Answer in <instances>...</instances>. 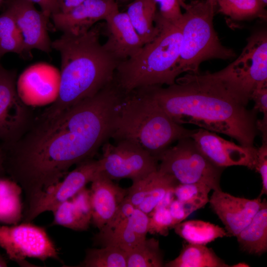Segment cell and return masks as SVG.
Returning <instances> with one entry per match:
<instances>
[{
	"label": "cell",
	"instance_id": "cell-38",
	"mask_svg": "<svg viewBox=\"0 0 267 267\" xmlns=\"http://www.w3.org/2000/svg\"><path fill=\"white\" fill-rule=\"evenodd\" d=\"M250 99L255 102L253 109L263 113V117H267V86L254 89L250 94Z\"/></svg>",
	"mask_w": 267,
	"mask_h": 267
},
{
	"label": "cell",
	"instance_id": "cell-10",
	"mask_svg": "<svg viewBox=\"0 0 267 267\" xmlns=\"http://www.w3.org/2000/svg\"><path fill=\"white\" fill-rule=\"evenodd\" d=\"M17 72L0 63V140L3 145L16 142L27 130L34 118L16 90Z\"/></svg>",
	"mask_w": 267,
	"mask_h": 267
},
{
	"label": "cell",
	"instance_id": "cell-1",
	"mask_svg": "<svg viewBox=\"0 0 267 267\" xmlns=\"http://www.w3.org/2000/svg\"><path fill=\"white\" fill-rule=\"evenodd\" d=\"M123 95L112 82L53 117L39 115L16 142L0 144L6 174L24 192V214L73 165L93 158L111 138Z\"/></svg>",
	"mask_w": 267,
	"mask_h": 267
},
{
	"label": "cell",
	"instance_id": "cell-20",
	"mask_svg": "<svg viewBox=\"0 0 267 267\" xmlns=\"http://www.w3.org/2000/svg\"><path fill=\"white\" fill-rule=\"evenodd\" d=\"M91 182V223L100 230L114 216L127 195V189L119 186L101 171Z\"/></svg>",
	"mask_w": 267,
	"mask_h": 267
},
{
	"label": "cell",
	"instance_id": "cell-29",
	"mask_svg": "<svg viewBox=\"0 0 267 267\" xmlns=\"http://www.w3.org/2000/svg\"><path fill=\"white\" fill-rule=\"evenodd\" d=\"M127 253L115 246L88 249L84 260L78 267H127Z\"/></svg>",
	"mask_w": 267,
	"mask_h": 267
},
{
	"label": "cell",
	"instance_id": "cell-18",
	"mask_svg": "<svg viewBox=\"0 0 267 267\" xmlns=\"http://www.w3.org/2000/svg\"><path fill=\"white\" fill-rule=\"evenodd\" d=\"M102 34L107 37L104 48L120 62L136 54L144 45L127 12L119 9L105 20Z\"/></svg>",
	"mask_w": 267,
	"mask_h": 267
},
{
	"label": "cell",
	"instance_id": "cell-15",
	"mask_svg": "<svg viewBox=\"0 0 267 267\" xmlns=\"http://www.w3.org/2000/svg\"><path fill=\"white\" fill-rule=\"evenodd\" d=\"M33 3L28 0H11L7 8L23 37L24 53L33 49L49 53L52 48L47 32L49 17L38 10Z\"/></svg>",
	"mask_w": 267,
	"mask_h": 267
},
{
	"label": "cell",
	"instance_id": "cell-25",
	"mask_svg": "<svg viewBox=\"0 0 267 267\" xmlns=\"http://www.w3.org/2000/svg\"><path fill=\"white\" fill-rule=\"evenodd\" d=\"M166 267H229L206 245L187 243L179 255L164 265Z\"/></svg>",
	"mask_w": 267,
	"mask_h": 267
},
{
	"label": "cell",
	"instance_id": "cell-27",
	"mask_svg": "<svg viewBox=\"0 0 267 267\" xmlns=\"http://www.w3.org/2000/svg\"><path fill=\"white\" fill-rule=\"evenodd\" d=\"M219 12L233 21L266 19V4L262 0H216Z\"/></svg>",
	"mask_w": 267,
	"mask_h": 267
},
{
	"label": "cell",
	"instance_id": "cell-47",
	"mask_svg": "<svg viewBox=\"0 0 267 267\" xmlns=\"http://www.w3.org/2000/svg\"><path fill=\"white\" fill-rule=\"evenodd\" d=\"M266 4L267 3V0H262Z\"/></svg>",
	"mask_w": 267,
	"mask_h": 267
},
{
	"label": "cell",
	"instance_id": "cell-3",
	"mask_svg": "<svg viewBox=\"0 0 267 267\" xmlns=\"http://www.w3.org/2000/svg\"><path fill=\"white\" fill-rule=\"evenodd\" d=\"M104 22L85 34L64 33L52 42L61 55V80L58 97L40 115L51 117L93 96L113 81L120 62L100 42Z\"/></svg>",
	"mask_w": 267,
	"mask_h": 267
},
{
	"label": "cell",
	"instance_id": "cell-34",
	"mask_svg": "<svg viewBox=\"0 0 267 267\" xmlns=\"http://www.w3.org/2000/svg\"><path fill=\"white\" fill-rule=\"evenodd\" d=\"M158 6L157 14L167 21L176 22L180 19L181 7L185 4V0H154Z\"/></svg>",
	"mask_w": 267,
	"mask_h": 267
},
{
	"label": "cell",
	"instance_id": "cell-9",
	"mask_svg": "<svg viewBox=\"0 0 267 267\" xmlns=\"http://www.w3.org/2000/svg\"><path fill=\"white\" fill-rule=\"evenodd\" d=\"M101 171L112 180L134 181L158 170L159 162L136 143L127 139L108 141L101 147Z\"/></svg>",
	"mask_w": 267,
	"mask_h": 267
},
{
	"label": "cell",
	"instance_id": "cell-19",
	"mask_svg": "<svg viewBox=\"0 0 267 267\" xmlns=\"http://www.w3.org/2000/svg\"><path fill=\"white\" fill-rule=\"evenodd\" d=\"M149 216L136 208L127 219L115 227L99 230L92 238L93 244L115 246L127 253L146 239Z\"/></svg>",
	"mask_w": 267,
	"mask_h": 267
},
{
	"label": "cell",
	"instance_id": "cell-33",
	"mask_svg": "<svg viewBox=\"0 0 267 267\" xmlns=\"http://www.w3.org/2000/svg\"><path fill=\"white\" fill-rule=\"evenodd\" d=\"M149 216L148 233L167 236L175 224L168 208H155Z\"/></svg>",
	"mask_w": 267,
	"mask_h": 267
},
{
	"label": "cell",
	"instance_id": "cell-31",
	"mask_svg": "<svg viewBox=\"0 0 267 267\" xmlns=\"http://www.w3.org/2000/svg\"><path fill=\"white\" fill-rule=\"evenodd\" d=\"M178 183L177 180L171 175L158 170L153 172L148 191L137 208L148 215H149L166 193Z\"/></svg>",
	"mask_w": 267,
	"mask_h": 267
},
{
	"label": "cell",
	"instance_id": "cell-32",
	"mask_svg": "<svg viewBox=\"0 0 267 267\" xmlns=\"http://www.w3.org/2000/svg\"><path fill=\"white\" fill-rule=\"evenodd\" d=\"M211 188L202 183H179L174 189L175 198L190 204L198 210L205 206L209 200Z\"/></svg>",
	"mask_w": 267,
	"mask_h": 267
},
{
	"label": "cell",
	"instance_id": "cell-21",
	"mask_svg": "<svg viewBox=\"0 0 267 267\" xmlns=\"http://www.w3.org/2000/svg\"><path fill=\"white\" fill-rule=\"evenodd\" d=\"M51 225H60L76 231L87 230L91 223L89 189L84 188L73 197L58 205L52 212Z\"/></svg>",
	"mask_w": 267,
	"mask_h": 267
},
{
	"label": "cell",
	"instance_id": "cell-40",
	"mask_svg": "<svg viewBox=\"0 0 267 267\" xmlns=\"http://www.w3.org/2000/svg\"><path fill=\"white\" fill-rule=\"evenodd\" d=\"M60 8V12H66L76 7L85 0H56Z\"/></svg>",
	"mask_w": 267,
	"mask_h": 267
},
{
	"label": "cell",
	"instance_id": "cell-36",
	"mask_svg": "<svg viewBox=\"0 0 267 267\" xmlns=\"http://www.w3.org/2000/svg\"><path fill=\"white\" fill-rule=\"evenodd\" d=\"M261 176L262 188L259 197L267 194V141H262V145L257 150L255 169Z\"/></svg>",
	"mask_w": 267,
	"mask_h": 267
},
{
	"label": "cell",
	"instance_id": "cell-22",
	"mask_svg": "<svg viewBox=\"0 0 267 267\" xmlns=\"http://www.w3.org/2000/svg\"><path fill=\"white\" fill-rule=\"evenodd\" d=\"M240 249L249 254L261 256L267 251V202L250 223L236 236Z\"/></svg>",
	"mask_w": 267,
	"mask_h": 267
},
{
	"label": "cell",
	"instance_id": "cell-45",
	"mask_svg": "<svg viewBox=\"0 0 267 267\" xmlns=\"http://www.w3.org/2000/svg\"><path fill=\"white\" fill-rule=\"evenodd\" d=\"M210 2H211L216 8L217 7L216 0H208Z\"/></svg>",
	"mask_w": 267,
	"mask_h": 267
},
{
	"label": "cell",
	"instance_id": "cell-23",
	"mask_svg": "<svg viewBox=\"0 0 267 267\" xmlns=\"http://www.w3.org/2000/svg\"><path fill=\"white\" fill-rule=\"evenodd\" d=\"M157 9L154 0H134L128 5L126 12L144 44L152 41L159 33L155 23Z\"/></svg>",
	"mask_w": 267,
	"mask_h": 267
},
{
	"label": "cell",
	"instance_id": "cell-17",
	"mask_svg": "<svg viewBox=\"0 0 267 267\" xmlns=\"http://www.w3.org/2000/svg\"><path fill=\"white\" fill-rule=\"evenodd\" d=\"M119 9L116 0H85L66 12L51 15L58 30L75 35L86 33L93 26Z\"/></svg>",
	"mask_w": 267,
	"mask_h": 267
},
{
	"label": "cell",
	"instance_id": "cell-26",
	"mask_svg": "<svg viewBox=\"0 0 267 267\" xmlns=\"http://www.w3.org/2000/svg\"><path fill=\"white\" fill-rule=\"evenodd\" d=\"M175 233L187 243L206 245L216 239L228 236L224 228L203 221H182L173 227Z\"/></svg>",
	"mask_w": 267,
	"mask_h": 267
},
{
	"label": "cell",
	"instance_id": "cell-46",
	"mask_svg": "<svg viewBox=\"0 0 267 267\" xmlns=\"http://www.w3.org/2000/svg\"><path fill=\"white\" fill-rule=\"evenodd\" d=\"M121 0L123 2H124V1H133L134 0Z\"/></svg>",
	"mask_w": 267,
	"mask_h": 267
},
{
	"label": "cell",
	"instance_id": "cell-39",
	"mask_svg": "<svg viewBox=\"0 0 267 267\" xmlns=\"http://www.w3.org/2000/svg\"><path fill=\"white\" fill-rule=\"evenodd\" d=\"M33 3L38 4L42 11L48 17L60 11L56 0H28Z\"/></svg>",
	"mask_w": 267,
	"mask_h": 267
},
{
	"label": "cell",
	"instance_id": "cell-44",
	"mask_svg": "<svg viewBox=\"0 0 267 267\" xmlns=\"http://www.w3.org/2000/svg\"><path fill=\"white\" fill-rule=\"evenodd\" d=\"M230 267H250V265L246 264V263L240 262V263H239L238 264L233 265V266H231Z\"/></svg>",
	"mask_w": 267,
	"mask_h": 267
},
{
	"label": "cell",
	"instance_id": "cell-37",
	"mask_svg": "<svg viewBox=\"0 0 267 267\" xmlns=\"http://www.w3.org/2000/svg\"><path fill=\"white\" fill-rule=\"evenodd\" d=\"M168 209L175 225L183 221L191 213L197 210L193 206L176 198L171 202Z\"/></svg>",
	"mask_w": 267,
	"mask_h": 267
},
{
	"label": "cell",
	"instance_id": "cell-8",
	"mask_svg": "<svg viewBox=\"0 0 267 267\" xmlns=\"http://www.w3.org/2000/svg\"><path fill=\"white\" fill-rule=\"evenodd\" d=\"M0 247L8 258L21 267H34L27 258L44 262L51 258L59 261V250L44 228L31 222L12 226L0 225Z\"/></svg>",
	"mask_w": 267,
	"mask_h": 267
},
{
	"label": "cell",
	"instance_id": "cell-43",
	"mask_svg": "<svg viewBox=\"0 0 267 267\" xmlns=\"http://www.w3.org/2000/svg\"><path fill=\"white\" fill-rule=\"evenodd\" d=\"M7 267V261L0 253V267Z\"/></svg>",
	"mask_w": 267,
	"mask_h": 267
},
{
	"label": "cell",
	"instance_id": "cell-11",
	"mask_svg": "<svg viewBox=\"0 0 267 267\" xmlns=\"http://www.w3.org/2000/svg\"><path fill=\"white\" fill-rule=\"evenodd\" d=\"M226 67L250 94L255 88L267 86V30L253 33L240 55Z\"/></svg>",
	"mask_w": 267,
	"mask_h": 267
},
{
	"label": "cell",
	"instance_id": "cell-42",
	"mask_svg": "<svg viewBox=\"0 0 267 267\" xmlns=\"http://www.w3.org/2000/svg\"><path fill=\"white\" fill-rule=\"evenodd\" d=\"M4 151L0 144V177H6V174L4 168Z\"/></svg>",
	"mask_w": 267,
	"mask_h": 267
},
{
	"label": "cell",
	"instance_id": "cell-24",
	"mask_svg": "<svg viewBox=\"0 0 267 267\" xmlns=\"http://www.w3.org/2000/svg\"><path fill=\"white\" fill-rule=\"evenodd\" d=\"M21 187L11 178L0 177V222L15 225L22 221Z\"/></svg>",
	"mask_w": 267,
	"mask_h": 267
},
{
	"label": "cell",
	"instance_id": "cell-35",
	"mask_svg": "<svg viewBox=\"0 0 267 267\" xmlns=\"http://www.w3.org/2000/svg\"><path fill=\"white\" fill-rule=\"evenodd\" d=\"M153 173L144 178L133 181L131 186L127 189L126 198L136 208L143 201L148 191Z\"/></svg>",
	"mask_w": 267,
	"mask_h": 267
},
{
	"label": "cell",
	"instance_id": "cell-14",
	"mask_svg": "<svg viewBox=\"0 0 267 267\" xmlns=\"http://www.w3.org/2000/svg\"><path fill=\"white\" fill-rule=\"evenodd\" d=\"M100 171L99 160L92 158L76 165L74 170L41 197L25 222H31L44 212H52L60 203L70 199L85 188Z\"/></svg>",
	"mask_w": 267,
	"mask_h": 267
},
{
	"label": "cell",
	"instance_id": "cell-30",
	"mask_svg": "<svg viewBox=\"0 0 267 267\" xmlns=\"http://www.w3.org/2000/svg\"><path fill=\"white\" fill-rule=\"evenodd\" d=\"M8 52L19 54L24 53L23 37L10 10L0 14V59Z\"/></svg>",
	"mask_w": 267,
	"mask_h": 267
},
{
	"label": "cell",
	"instance_id": "cell-28",
	"mask_svg": "<svg viewBox=\"0 0 267 267\" xmlns=\"http://www.w3.org/2000/svg\"><path fill=\"white\" fill-rule=\"evenodd\" d=\"M127 267H162L163 254L158 240L146 239L127 253Z\"/></svg>",
	"mask_w": 267,
	"mask_h": 267
},
{
	"label": "cell",
	"instance_id": "cell-16",
	"mask_svg": "<svg viewBox=\"0 0 267 267\" xmlns=\"http://www.w3.org/2000/svg\"><path fill=\"white\" fill-rule=\"evenodd\" d=\"M264 200L259 196L253 199L236 197L219 190L214 191L209 203L228 236L236 237L250 223Z\"/></svg>",
	"mask_w": 267,
	"mask_h": 267
},
{
	"label": "cell",
	"instance_id": "cell-7",
	"mask_svg": "<svg viewBox=\"0 0 267 267\" xmlns=\"http://www.w3.org/2000/svg\"><path fill=\"white\" fill-rule=\"evenodd\" d=\"M158 170L172 175L179 183H202L214 191L222 190L223 168L211 163L190 137L177 141L158 158Z\"/></svg>",
	"mask_w": 267,
	"mask_h": 267
},
{
	"label": "cell",
	"instance_id": "cell-6",
	"mask_svg": "<svg viewBox=\"0 0 267 267\" xmlns=\"http://www.w3.org/2000/svg\"><path fill=\"white\" fill-rule=\"evenodd\" d=\"M180 19V52L176 66L178 76L199 72L200 64L212 59H230L234 50L222 45L213 23L216 7L208 0L185 3Z\"/></svg>",
	"mask_w": 267,
	"mask_h": 267
},
{
	"label": "cell",
	"instance_id": "cell-13",
	"mask_svg": "<svg viewBox=\"0 0 267 267\" xmlns=\"http://www.w3.org/2000/svg\"><path fill=\"white\" fill-rule=\"evenodd\" d=\"M191 138L205 156L217 167L223 169L240 166L255 169L257 148L254 146L237 145L202 128L196 130Z\"/></svg>",
	"mask_w": 267,
	"mask_h": 267
},
{
	"label": "cell",
	"instance_id": "cell-5",
	"mask_svg": "<svg viewBox=\"0 0 267 267\" xmlns=\"http://www.w3.org/2000/svg\"><path fill=\"white\" fill-rule=\"evenodd\" d=\"M155 23L159 28L156 37L116 68L113 82L125 93L147 87L169 86L178 76L176 66L181 47L180 19L169 21L156 13Z\"/></svg>",
	"mask_w": 267,
	"mask_h": 267
},
{
	"label": "cell",
	"instance_id": "cell-4",
	"mask_svg": "<svg viewBox=\"0 0 267 267\" xmlns=\"http://www.w3.org/2000/svg\"><path fill=\"white\" fill-rule=\"evenodd\" d=\"M195 131L174 121L147 88H142L124 93L111 138L133 141L158 161L173 143L191 137Z\"/></svg>",
	"mask_w": 267,
	"mask_h": 267
},
{
	"label": "cell",
	"instance_id": "cell-48",
	"mask_svg": "<svg viewBox=\"0 0 267 267\" xmlns=\"http://www.w3.org/2000/svg\"><path fill=\"white\" fill-rule=\"evenodd\" d=\"M3 1V0H0V3Z\"/></svg>",
	"mask_w": 267,
	"mask_h": 267
},
{
	"label": "cell",
	"instance_id": "cell-12",
	"mask_svg": "<svg viewBox=\"0 0 267 267\" xmlns=\"http://www.w3.org/2000/svg\"><path fill=\"white\" fill-rule=\"evenodd\" d=\"M60 71L44 62L27 68L19 76L16 84L18 95L29 107H38L54 103L60 86Z\"/></svg>",
	"mask_w": 267,
	"mask_h": 267
},
{
	"label": "cell",
	"instance_id": "cell-2",
	"mask_svg": "<svg viewBox=\"0 0 267 267\" xmlns=\"http://www.w3.org/2000/svg\"><path fill=\"white\" fill-rule=\"evenodd\" d=\"M145 88L176 123L193 124L254 146L258 112L247 108L250 95L226 67L214 73H187L166 87Z\"/></svg>",
	"mask_w": 267,
	"mask_h": 267
},
{
	"label": "cell",
	"instance_id": "cell-41",
	"mask_svg": "<svg viewBox=\"0 0 267 267\" xmlns=\"http://www.w3.org/2000/svg\"><path fill=\"white\" fill-rule=\"evenodd\" d=\"M175 188V187H174ZM170 189L162 199V200L158 203L155 208H168L171 202L175 199V196L174 193V189ZM154 208V209H155Z\"/></svg>",
	"mask_w": 267,
	"mask_h": 267
}]
</instances>
